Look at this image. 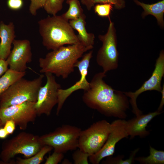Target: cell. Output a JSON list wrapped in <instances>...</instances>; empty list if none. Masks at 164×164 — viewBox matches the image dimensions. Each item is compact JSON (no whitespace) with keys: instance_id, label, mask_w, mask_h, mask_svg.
<instances>
[{"instance_id":"cell-1","label":"cell","mask_w":164,"mask_h":164,"mask_svg":"<svg viewBox=\"0 0 164 164\" xmlns=\"http://www.w3.org/2000/svg\"><path fill=\"white\" fill-rule=\"evenodd\" d=\"M103 72L95 74L90 82L88 89L84 91L83 101L89 108L107 117L125 119L129 102L124 92L115 90L103 79Z\"/></svg>"},{"instance_id":"cell-2","label":"cell","mask_w":164,"mask_h":164,"mask_svg":"<svg viewBox=\"0 0 164 164\" xmlns=\"http://www.w3.org/2000/svg\"><path fill=\"white\" fill-rule=\"evenodd\" d=\"M92 49L79 42L53 50L44 58H39V72L50 73L58 77L66 79L74 72L75 64L78 59L85 52Z\"/></svg>"},{"instance_id":"cell-3","label":"cell","mask_w":164,"mask_h":164,"mask_svg":"<svg viewBox=\"0 0 164 164\" xmlns=\"http://www.w3.org/2000/svg\"><path fill=\"white\" fill-rule=\"evenodd\" d=\"M38 24L42 44L47 50L80 42L68 21L61 15L48 16L39 20Z\"/></svg>"},{"instance_id":"cell-4","label":"cell","mask_w":164,"mask_h":164,"mask_svg":"<svg viewBox=\"0 0 164 164\" xmlns=\"http://www.w3.org/2000/svg\"><path fill=\"white\" fill-rule=\"evenodd\" d=\"M43 146L39 136L26 132H21L3 143L0 153V163L9 164L19 154L23 155L26 158L31 157Z\"/></svg>"},{"instance_id":"cell-5","label":"cell","mask_w":164,"mask_h":164,"mask_svg":"<svg viewBox=\"0 0 164 164\" xmlns=\"http://www.w3.org/2000/svg\"><path fill=\"white\" fill-rule=\"evenodd\" d=\"M44 75L29 80L22 78L11 85L0 96V108L26 102H36Z\"/></svg>"},{"instance_id":"cell-6","label":"cell","mask_w":164,"mask_h":164,"mask_svg":"<svg viewBox=\"0 0 164 164\" xmlns=\"http://www.w3.org/2000/svg\"><path fill=\"white\" fill-rule=\"evenodd\" d=\"M81 128L69 125H63L54 131L39 136L42 144L52 147L54 151L64 153L78 148Z\"/></svg>"},{"instance_id":"cell-7","label":"cell","mask_w":164,"mask_h":164,"mask_svg":"<svg viewBox=\"0 0 164 164\" xmlns=\"http://www.w3.org/2000/svg\"><path fill=\"white\" fill-rule=\"evenodd\" d=\"M108 18L109 24L107 32L98 36L102 42V45L97 52L96 58L97 64L102 68L103 72L106 74L109 71L117 68L119 56L114 24L110 17Z\"/></svg>"},{"instance_id":"cell-8","label":"cell","mask_w":164,"mask_h":164,"mask_svg":"<svg viewBox=\"0 0 164 164\" xmlns=\"http://www.w3.org/2000/svg\"><path fill=\"white\" fill-rule=\"evenodd\" d=\"M111 129V123L104 120L93 123L88 128L81 130L78 148L90 156L98 152L106 142Z\"/></svg>"},{"instance_id":"cell-9","label":"cell","mask_w":164,"mask_h":164,"mask_svg":"<svg viewBox=\"0 0 164 164\" xmlns=\"http://www.w3.org/2000/svg\"><path fill=\"white\" fill-rule=\"evenodd\" d=\"M164 75V51L162 50L156 60L154 69L150 77L135 92H124L126 96L130 98L129 103L132 107V112L136 117L142 114L137 105L138 97L142 93L147 91H156L160 92L162 88L161 81Z\"/></svg>"},{"instance_id":"cell-10","label":"cell","mask_w":164,"mask_h":164,"mask_svg":"<svg viewBox=\"0 0 164 164\" xmlns=\"http://www.w3.org/2000/svg\"><path fill=\"white\" fill-rule=\"evenodd\" d=\"M46 78V84L39 88L37 101L34 104L37 115L45 114L50 115L52 111L58 103V91L61 88L53 74L45 73Z\"/></svg>"},{"instance_id":"cell-11","label":"cell","mask_w":164,"mask_h":164,"mask_svg":"<svg viewBox=\"0 0 164 164\" xmlns=\"http://www.w3.org/2000/svg\"><path fill=\"white\" fill-rule=\"evenodd\" d=\"M35 102H26L22 104L0 108V118L5 124L12 120L22 130H26L28 124L34 122L37 116Z\"/></svg>"},{"instance_id":"cell-12","label":"cell","mask_w":164,"mask_h":164,"mask_svg":"<svg viewBox=\"0 0 164 164\" xmlns=\"http://www.w3.org/2000/svg\"><path fill=\"white\" fill-rule=\"evenodd\" d=\"M126 121L120 119L111 123V131L105 143L98 152L89 157L91 163L98 164L103 158L113 155L117 143L128 136L126 129Z\"/></svg>"},{"instance_id":"cell-13","label":"cell","mask_w":164,"mask_h":164,"mask_svg":"<svg viewBox=\"0 0 164 164\" xmlns=\"http://www.w3.org/2000/svg\"><path fill=\"white\" fill-rule=\"evenodd\" d=\"M93 51L85 54L80 60L76 63L75 67L79 70L80 76V80L72 86L66 89H59L58 91V103L56 115L58 116L65 101L73 92L79 90L84 91L88 89L90 82L87 80L88 69L90 67L91 59L92 57Z\"/></svg>"},{"instance_id":"cell-14","label":"cell","mask_w":164,"mask_h":164,"mask_svg":"<svg viewBox=\"0 0 164 164\" xmlns=\"http://www.w3.org/2000/svg\"><path fill=\"white\" fill-rule=\"evenodd\" d=\"M12 44L13 48L6 60L9 69L17 72H26L27 64L32 60L31 43L27 39H15Z\"/></svg>"},{"instance_id":"cell-15","label":"cell","mask_w":164,"mask_h":164,"mask_svg":"<svg viewBox=\"0 0 164 164\" xmlns=\"http://www.w3.org/2000/svg\"><path fill=\"white\" fill-rule=\"evenodd\" d=\"M162 112L157 111L145 114H142L126 121V129L130 139L136 136L145 138L150 134V132L146 130L148 123L155 117Z\"/></svg>"},{"instance_id":"cell-16","label":"cell","mask_w":164,"mask_h":164,"mask_svg":"<svg viewBox=\"0 0 164 164\" xmlns=\"http://www.w3.org/2000/svg\"><path fill=\"white\" fill-rule=\"evenodd\" d=\"M15 37L13 22L6 24L0 22V60H6L11 52L12 45Z\"/></svg>"},{"instance_id":"cell-17","label":"cell","mask_w":164,"mask_h":164,"mask_svg":"<svg viewBox=\"0 0 164 164\" xmlns=\"http://www.w3.org/2000/svg\"><path fill=\"white\" fill-rule=\"evenodd\" d=\"M86 15L84 14L78 19L69 21V24L73 29L78 32L77 35L79 42L86 47L93 48L95 36L94 34L88 33L86 29Z\"/></svg>"},{"instance_id":"cell-18","label":"cell","mask_w":164,"mask_h":164,"mask_svg":"<svg viewBox=\"0 0 164 164\" xmlns=\"http://www.w3.org/2000/svg\"><path fill=\"white\" fill-rule=\"evenodd\" d=\"M135 3L141 6L144 10L141 16L143 18L149 15L154 16L156 19L158 25L163 28L164 21V0L151 4H145L138 0H133Z\"/></svg>"},{"instance_id":"cell-19","label":"cell","mask_w":164,"mask_h":164,"mask_svg":"<svg viewBox=\"0 0 164 164\" xmlns=\"http://www.w3.org/2000/svg\"><path fill=\"white\" fill-rule=\"evenodd\" d=\"M26 74V71L17 72L9 69L0 77V96L13 83Z\"/></svg>"},{"instance_id":"cell-20","label":"cell","mask_w":164,"mask_h":164,"mask_svg":"<svg viewBox=\"0 0 164 164\" xmlns=\"http://www.w3.org/2000/svg\"><path fill=\"white\" fill-rule=\"evenodd\" d=\"M53 148L51 146L44 145L40 150L33 156L26 159L19 157L16 158L15 161H11L9 164H39L43 160L44 156L48 153L50 152Z\"/></svg>"},{"instance_id":"cell-21","label":"cell","mask_w":164,"mask_h":164,"mask_svg":"<svg viewBox=\"0 0 164 164\" xmlns=\"http://www.w3.org/2000/svg\"><path fill=\"white\" fill-rule=\"evenodd\" d=\"M149 155L147 157L135 158V160L141 164H164V152L158 150L149 146Z\"/></svg>"},{"instance_id":"cell-22","label":"cell","mask_w":164,"mask_h":164,"mask_svg":"<svg viewBox=\"0 0 164 164\" xmlns=\"http://www.w3.org/2000/svg\"><path fill=\"white\" fill-rule=\"evenodd\" d=\"M66 3L69 5L68 10L61 15L67 21L77 19L84 14L79 0H67Z\"/></svg>"},{"instance_id":"cell-23","label":"cell","mask_w":164,"mask_h":164,"mask_svg":"<svg viewBox=\"0 0 164 164\" xmlns=\"http://www.w3.org/2000/svg\"><path fill=\"white\" fill-rule=\"evenodd\" d=\"M80 1L88 11H90L96 4L111 3L117 9H123L125 6L124 0H80Z\"/></svg>"},{"instance_id":"cell-24","label":"cell","mask_w":164,"mask_h":164,"mask_svg":"<svg viewBox=\"0 0 164 164\" xmlns=\"http://www.w3.org/2000/svg\"><path fill=\"white\" fill-rule=\"evenodd\" d=\"M139 150L137 148L132 151L129 157L126 159H123L124 157V155H119L115 157H112L111 156L107 157L106 159L102 162L105 164H132L134 163L135 159L137 153Z\"/></svg>"},{"instance_id":"cell-25","label":"cell","mask_w":164,"mask_h":164,"mask_svg":"<svg viewBox=\"0 0 164 164\" xmlns=\"http://www.w3.org/2000/svg\"><path fill=\"white\" fill-rule=\"evenodd\" d=\"M64 0H46L43 8L46 12L55 15L62 9Z\"/></svg>"},{"instance_id":"cell-26","label":"cell","mask_w":164,"mask_h":164,"mask_svg":"<svg viewBox=\"0 0 164 164\" xmlns=\"http://www.w3.org/2000/svg\"><path fill=\"white\" fill-rule=\"evenodd\" d=\"M113 6L111 3L98 4L94 6V11L100 16L109 18Z\"/></svg>"},{"instance_id":"cell-27","label":"cell","mask_w":164,"mask_h":164,"mask_svg":"<svg viewBox=\"0 0 164 164\" xmlns=\"http://www.w3.org/2000/svg\"><path fill=\"white\" fill-rule=\"evenodd\" d=\"M74 164H88L90 155L78 149L75 150L72 155Z\"/></svg>"},{"instance_id":"cell-28","label":"cell","mask_w":164,"mask_h":164,"mask_svg":"<svg viewBox=\"0 0 164 164\" xmlns=\"http://www.w3.org/2000/svg\"><path fill=\"white\" fill-rule=\"evenodd\" d=\"M30 1L29 10L30 14L36 16L37 11L43 8L46 0H29Z\"/></svg>"},{"instance_id":"cell-29","label":"cell","mask_w":164,"mask_h":164,"mask_svg":"<svg viewBox=\"0 0 164 164\" xmlns=\"http://www.w3.org/2000/svg\"><path fill=\"white\" fill-rule=\"evenodd\" d=\"M64 154L54 151L53 153L46 158L45 164H58L62 160Z\"/></svg>"},{"instance_id":"cell-30","label":"cell","mask_w":164,"mask_h":164,"mask_svg":"<svg viewBox=\"0 0 164 164\" xmlns=\"http://www.w3.org/2000/svg\"><path fill=\"white\" fill-rule=\"evenodd\" d=\"M23 5V0H8L7 5L8 8L13 10H18L21 9Z\"/></svg>"},{"instance_id":"cell-31","label":"cell","mask_w":164,"mask_h":164,"mask_svg":"<svg viewBox=\"0 0 164 164\" xmlns=\"http://www.w3.org/2000/svg\"><path fill=\"white\" fill-rule=\"evenodd\" d=\"M16 124L12 120L6 121L4 125V128L8 135L12 134L15 128Z\"/></svg>"},{"instance_id":"cell-32","label":"cell","mask_w":164,"mask_h":164,"mask_svg":"<svg viewBox=\"0 0 164 164\" xmlns=\"http://www.w3.org/2000/svg\"><path fill=\"white\" fill-rule=\"evenodd\" d=\"M8 65L6 60H0V77L9 69Z\"/></svg>"},{"instance_id":"cell-33","label":"cell","mask_w":164,"mask_h":164,"mask_svg":"<svg viewBox=\"0 0 164 164\" xmlns=\"http://www.w3.org/2000/svg\"><path fill=\"white\" fill-rule=\"evenodd\" d=\"M162 94V97L160 105L157 110L159 112H161L164 105V84L162 86V89L160 91Z\"/></svg>"},{"instance_id":"cell-34","label":"cell","mask_w":164,"mask_h":164,"mask_svg":"<svg viewBox=\"0 0 164 164\" xmlns=\"http://www.w3.org/2000/svg\"><path fill=\"white\" fill-rule=\"evenodd\" d=\"M9 135L3 127L0 128V139L6 138Z\"/></svg>"},{"instance_id":"cell-35","label":"cell","mask_w":164,"mask_h":164,"mask_svg":"<svg viewBox=\"0 0 164 164\" xmlns=\"http://www.w3.org/2000/svg\"><path fill=\"white\" fill-rule=\"evenodd\" d=\"M62 164H72L71 162L69 161L67 159H65L62 162Z\"/></svg>"},{"instance_id":"cell-36","label":"cell","mask_w":164,"mask_h":164,"mask_svg":"<svg viewBox=\"0 0 164 164\" xmlns=\"http://www.w3.org/2000/svg\"><path fill=\"white\" fill-rule=\"evenodd\" d=\"M4 124L2 123L1 118H0V128L3 127L4 126Z\"/></svg>"}]
</instances>
